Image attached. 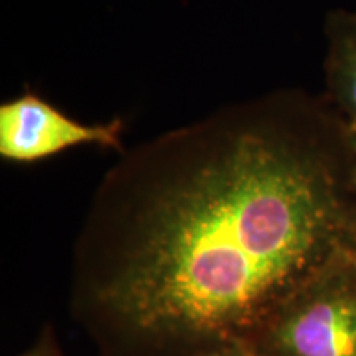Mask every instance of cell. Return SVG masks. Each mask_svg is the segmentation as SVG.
Here are the masks:
<instances>
[{"mask_svg":"<svg viewBox=\"0 0 356 356\" xmlns=\"http://www.w3.org/2000/svg\"><path fill=\"white\" fill-rule=\"evenodd\" d=\"M204 356H254L243 343L222 345L208 351Z\"/></svg>","mask_w":356,"mask_h":356,"instance_id":"5","label":"cell"},{"mask_svg":"<svg viewBox=\"0 0 356 356\" xmlns=\"http://www.w3.org/2000/svg\"><path fill=\"white\" fill-rule=\"evenodd\" d=\"M243 345L254 356H356V256L293 292Z\"/></svg>","mask_w":356,"mask_h":356,"instance_id":"2","label":"cell"},{"mask_svg":"<svg viewBox=\"0 0 356 356\" xmlns=\"http://www.w3.org/2000/svg\"><path fill=\"white\" fill-rule=\"evenodd\" d=\"M122 122L74 121L32 91L0 106V157L33 163L78 145L122 150Z\"/></svg>","mask_w":356,"mask_h":356,"instance_id":"3","label":"cell"},{"mask_svg":"<svg viewBox=\"0 0 356 356\" xmlns=\"http://www.w3.org/2000/svg\"><path fill=\"white\" fill-rule=\"evenodd\" d=\"M22 356H61V355L58 353V350L55 348V345H53L50 338L44 335L42 340L33 346V348L25 351Z\"/></svg>","mask_w":356,"mask_h":356,"instance_id":"6","label":"cell"},{"mask_svg":"<svg viewBox=\"0 0 356 356\" xmlns=\"http://www.w3.org/2000/svg\"><path fill=\"white\" fill-rule=\"evenodd\" d=\"M348 129H350V142H351V149H353L355 172H356V126H348Z\"/></svg>","mask_w":356,"mask_h":356,"instance_id":"7","label":"cell"},{"mask_svg":"<svg viewBox=\"0 0 356 356\" xmlns=\"http://www.w3.org/2000/svg\"><path fill=\"white\" fill-rule=\"evenodd\" d=\"M91 299L159 341L243 343L322 270L356 256L350 129L280 89L126 150L88 229Z\"/></svg>","mask_w":356,"mask_h":356,"instance_id":"1","label":"cell"},{"mask_svg":"<svg viewBox=\"0 0 356 356\" xmlns=\"http://www.w3.org/2000/svg\"><path fill=\"white\" fill-rule=\"evenodd\" d=\"M325 37V99L348 126H356V12L328 13Z\"/></svg>","mask_w":356,"mask_h":356,"instance_id":"4","label":"cell"}]
</instances>
